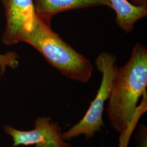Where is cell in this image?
<instances>
[{
  "mask_svg": "<svg viewBox=\"0 0 147 147\" xmlns=\"http://www.w3.org/2000/svg\"><path fill=\"white\" fill-rule=\"evenodd\" d=\"M147 86V49L140 43L133 48L127 62L118 68L107 107L111 127L122 136Z\"/></svg>",
  "mask_w": 147,
  "mask_h": 147,
  "instance_id": "1",
  "label": "cell"
},
{
  "mask_svg": "<svg viewBox=\"0 0 147 147\" xmlns=\"http://www.w3.org/2000/svg\"><path fill=\"white\" fill-rule=\"evenodd\" d=\"M19 42L34 47L53 67L68 79L87 83L92 78V63L62 40L53 31L50 24L36 13L21 32Z\"/></svg>",
  "mask_w": 147,
  "mask_h": 147,
  "instance_id": "2",
  "label": "cell"
},
{
  "mask_svg": "<svg viewBox=\"0 0 147 147\" xmlns=\"http://www.w3.org/2000/svg\"><path fill=\"white\" fill-rule=\"evenodd\" d=\"M116 56L110 53L103 52L95 59L96 68L102 74L100 87L84 117L78 123L67 131L62 133L64 141L84 135L87 139L94 136L95 133L101 131L104 126L102 115L105 102L109 99L118 67Z\"/></svg>",
  "mask_w": 147,
  "mask_h": 147,
  "instance_id": "3",
  "label": "cell"
},
{
  "mask_svg": "<svg viewBox=\"0 0 147 147\" xmlns=\"http://www.w3.org/2000/svg\"><path fill=\"white\" fill-rule=\"evenodd\" d=\"M33 130L21 131L6 125L4 131L12 138L13 147L35 145V147H71L62 137L60 127L50 117L37 118Z\"/></svg>",
  "mask_w": 147,
  "mask_h": 147,
  "instance_id": "4",
  "label": "cell"
},
{
  "mask_svg": "<svg viewBox=\"0 0 147 147\" xmlns=\"http://www.w3.org/2000/svg\"><path fill=\"white\" fill-rule=\"evenodd\" d=\"M6 19L2 42L11 46L19 42L21 32L36 15L33 0H2Z\"/></svg>",
  "mask_w": 147,
  "mask_h": 147,
  "instance_id": "5",
  "label": "cell"
},
{
  "mask_svg": "<svg viewBox=\"0 0 147 147\" xmlns=\"http://www.w3.org/2000/svg\"><path fill=\"white\" fill-rule=\"evenodd\" d=\"M34 11L44 21L51 24L53 17L58 13L96 6L112 9L110 0H33Z\"/></svg>",
  "mask_w": 147,
  "mask_h": 147,
  "instance_id": "6",
  "label": "cell"
},
{
  "mask_svg": "<svg viewBox=\"0 0 147 147\" xmlns=\"http://www.w3.org/2000/svg\"><path fill=\"white\" fill-rule=\"evenodd\" d=\"M112 9L116 13L118 26L126 33L133 30L137 21L146 17L147 8L136 7L127 0H110Z\"/></svg>",
  "mask_w": 147,
  "mask_h": 147,
  "instance_id": "7",
  "label": "cell"
},
{
  "mask_svg": "<svg viewBox=\"0 0 147 147\" xmlns=\"http://www.w3.org/2000/svg\"><path fill=\"white\" fill-rule=\"evenodd\" d=\"M147 108V93L146 91L142 96V101L141 104L137 106L136 110L134 114V116L132 118L131 121H130L127 129H126V131L120 136L119 138V147H127L130 138L131 136V134L133 131V129L135 127L138 120L140 116H141L143 113H144Z\"/></svg>",
  "mask_w": 147,
  "mask_h": 147,
  "instance_id": "8",
  "label": "cell"
},
{
  "mask_svg": "<svg viewBox=\"0 0 147 147\" xmlns=\"http://www.w3.org/2000/svg\"><path fill=\"white\" fill-rule=\"evenodd\" d=\"M18 56L13 52L6 53L5 55H0V70L1 74L5 73L7 67L16 68L19 65Z\"/></svg>",
  "mask_w": 147,
  "mask_h": 147,
  "instance_id": "9",
  "label": "cell"
},
{
  "mask_svg": "<svg viewBox=\"0 0 147 147\" xmlns=\"http://www.w3.org/2000/svg\"><path fill=\"white\" fill-rule=\"evenodd\" d=\"M136 147H147V130L146 127L141 125L137 132Z\"/></svg>",
  "mask_w": 147,
  "mask_h": 147,
  "instance_id": "10",
  "label": "cell"
},
{
  "mask_svg": "<svg viewBox=\"0 0 147 147\" xmlns=\"http://www.w3.org/2000/svg\"><path fill=\"white\" fill-rule=\"evenodd\" d=\"M130 3L136 7L147 8V0H130Z\"/></svg>",
  "mask_w": 147,
  "mask_h": 147,
  "instance_id": "11",
  "label": "cell"
}]
</instances>
